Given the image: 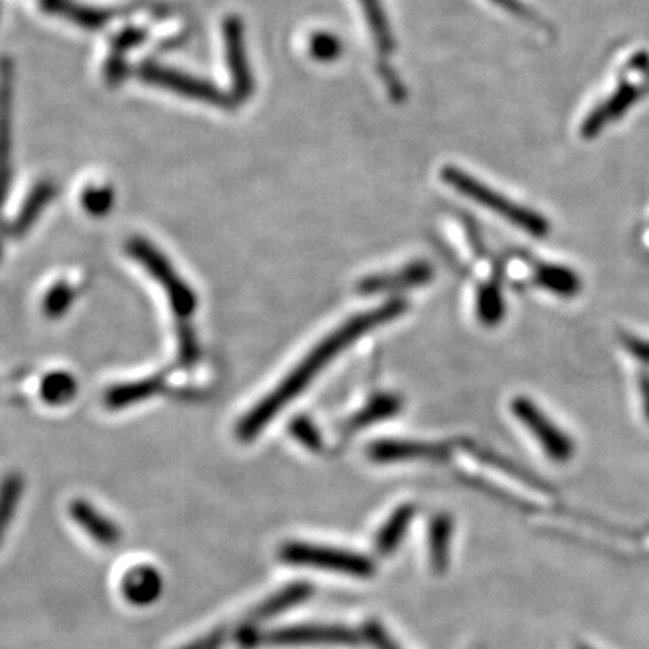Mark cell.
Segmentation results:
<instances>
[{
  "mask_svg": "<svg viewBox=\"0 0 649 649\" xmlns=\"http://www.w3.org/2000/svg\"><path fill=\"white\" fill-rule=\"evenodd\" d=\"M70 514L74 523L84 531L90 539L103 547H114L122 539V531L116 523L101 514L92 503L85 500H74L70 503Z\"/></svg>",
  "mask_w": 649,
  "mask_h": 649,
  "instance_id": "7c38bea8",
  "label": "cell"
},
{
  "mask_svg": "<svg viewBox=\"0 0 649 649\" xmlns=\"http://www.w3.org/2000/svg\"><path fill=\"white\" fill-rule=\"evenodd\" d=\"M442 179L454 190L467 197L476 204L486 208L489 212L497 213L503 221L511 222L512 226L520 227L534 238H545L550 233V222L541 213L534 212L531 208L522 207L511 201L509 197L498 194L480 180L471 177L464 170L446 166L442 169Z\"/></svg>",
  "mask_w": 649,
  "mask_h": 649,
  "instance_id": "7a4b0ae2",
  "label": "cell"
},
{
  "mask_svg": "<svg viewBox=\"0 0 649 649\" xmlns=\"http://www.w3.org/2000/svg\"><path fill=\"white\" fill-rule=\"evenodd\" d=\"M11 98H13V65L10 60H0V207L4 204L11 179Z\"/></svg>",
  "mask_w": 649,
  "mask_h": 649,
  "instance_id": "8fae6325",
  "label": "cell"
},
{
  "mask_svg": "<svg viewBox=\"0 0 649 649\" xmlns=\"http://www.w3.org/2000/svg\"><path fill=\"white\" fill-rule=\"evenodd\" d=\"M114 191L107 186H89L82 194V207L92 216H103L112 208Z\"/></svg>",
  "mask_w": 649,
  "mask_h": 649,
  "instance_id": "f546056e",
  "label": "cell"
},
{
  "mask_svg": "<svg viewBox=\"0 0 649 649\" xmlns=\"http://www.w3.org/2000/svg\"><path fill=\"white\" fill-rule=\"evenodd\" d=\"M648 90L645 79L640 84H632L628 79H623L617 89L613 90L612 96L586 116L581 125V136L585 139L597 138L608 125L621 120Z\"/></svg>",
  "mask_w": 649,
  "mask_h": 649,
  "instance_id": "9c48e42d",
  "label": "cell"
},
{
  "mask_svg": "<svg viewBox=\"0 0 649 649\" xmlns=\"http://www.w3.org/2000/svg\"><path fill=\"white\" fill-rule=\"evenodd\" d=\"M290 433H292L305 448L312 449V451H317V449L322 448V437H320V432H317L316 426H314L309 419H296L295 423L290 424Z\"/></svg>",
  "mask_w": 649,
  "mask_h": 649,
  "instance_id": "4dcf8cb0",
  "label": "cell"
},
{
  "mask_svg": "<svg viewBox=\"0 0 649 649\" xmlns=\"http://www.w3.org/2000/svg\"><path fill=\"white\" fill-rule=\"evenodd\" d=\"M164 385V375H153L148 379L133 380L123 385L112 386L105 394V404L111 410L133 407L136 402L150 399L153 394L161 391Z\"/></svg>",
  "mask_w": 649,
  "mask_h": 649,
  "instance_id": "9a60e30c",
  "label": "cell"
},
{
  "mask_svg": "<svg viewBox=\"0 0 649 649\" xmlns=\"http://www.w3.org/2000/svg\"><path fill=\"white\" fill-rule=\"evenodd\" d=\"M145 38H147V33L143 29H125V32L120 33L116 38H114V43H112V54L111 60H109V65H107V76L111 79L112 84L114 82H120L122 79L123 74V54L130 51V49L138 48L139 43L143 42Z\"/></svg>",
  "mask_w": 649,
  "mask_h": 649,
  "instance_id": "d4e9b609",
  "label": "cell"
},
{
  "mask_svg": "<svg viewBox=\"0 0 649 649\" xmlns=\"http://www.w3.org/2000/svg\"><path fill=\"white\" fill-rule=\"evenodd\" d=\"M309 53L316 62L330 64L344 54V43L333 33H312L311 38H309Z\"/></svg>",
  "mask_w": 649,
  "mask_h": 649,
  "instance_id": "4316f807",
  "label": "cell"
},
{
  "mask_svg": "<svg viewBox=\"0 0 649 649\" xmlns=\"http://www.w3.org/2000/svg\"><path fill=\"white\" fill-rule=\"evenodd\" d=\"M54 191H57V188L49 180H43V183L33 188L32 196L27 197V201L24 202V207L21 208L15 221L11 222L10 233L13 237H22L37 222L38 215L43 212V208L48 207L49 201L53 199Z\"/></svg>",
  "mask_w": 649,
  "mask_h": 649,
  "instance_id": "ffe728a7",
  "label": "cell"
},
{
  "mask_svg": "<svg viewBox=\"0 0 649 649\" xmlns=\"http://www.w3.org/2000/svg\"><path fill=\"white\" fill-rule=\"evenodd\" d=\"M492 2L503 8V10L509 11L512 15L517 16V18H522V21L533 22V24L545 27V22L538 18L536 13L528 10L527 5H523L520 0H492Z\"/></svg>",
  "mask_w": 649,
  "mask_h": 649,
  "instance_id": "e575fe53",
  "label": "cell"
},
{
  "mask_svg": "<svg viewBox=\"0 0 649 649\" xmlns=\"http://www.w3.org/2000/svg\"><path fill=\"white\" fill-rule=\"evenodd\" d=\"M637 388H639L640 404L642 413L649 423V370L642 369L637 375Z\"/></svg>",
  "mask_w": 649,
  "mask_h": 649,
  "instance_id": "8d00e7d4",
  "label": "cell"
},
{
  "mask_svg": "<svg viewBox=\"0 0 649 649\" xmlns=\"http://www.w3.org/2000/svg\"><path fill=\"white\" fill-rule=\"evenodd\" d=\"M222 642H224V634L222 632H215V634L207 635L202 639L191 642L190 646H185L183 649H219Z\"/></svg>",
  "mask_w": 649,
  "mask_h": 649,
  "instance_id": "74e56055",
  "label": "cell"
},
{
  "mask_svg": "<svg viewBox=\"0 0 649 649\" xmlns=\"http://www.w3.org/2000/svg\"><path fill=\"white\" fill-rule=\"evenodd\" d=\"M364 637L375 646V649H401L377 623H369L364 626Z\"/></svg>",
  "mask_w": 649,
  "mask_h": 649,
  "instance_id": "d590c367",
  "label": "cell"
},
{
  "mask_svg": "<svg viewBox=\"0 0 649 649\" xmlns=\"http://www.w3.org/2000/svg\"><path fill=\"white\" fill-rule=\"evenodd\" d=\"M128 253L147 267L148 273L163 286L169 296L170 305L179 317H190L197 309V296L190 286H186L183 278L175 273L163 253H159L152 244L145 238H133L128 242Z\"/></svg>",
  "mask_w": 649,
  "mask_h": 649,
  "instance_id": "277c9868",
  "label": "cell"
},
{
  "mask_svg": "<svg viewBox=\"0 0 649 649\" xmlns=\"http://www.w3.org/2000/svg\"><path fill=\"white\" fill-rule=\"evenodd\" d=\"M628 71L629 73H637L646 76V74L649 73V54H635L634 59L629 60Z\"/></svg>",
  "mask_w": 649,
  "mask_h": 649,
  "instance_id": "f35d334b",
  "label": "cell"
},
{
  "mask_svg": "<svg viewBox=\"0 0 649 649\" xmlns=\"http://www.w3.org/2000/svg\"><path fill=\"white\" fill-rule=\"evenodd\" d=\"M399 410H401V401H399L397 397H379V399L372 402L364 412H361L360 415H355L354 421L350 423V428H361V426L375 423V421H380V419L391 417V415H396Z\"/></svg>",
  "mask_w": 649,
  "mask_h": 649,
  "instance_id": "83f0119b",
  "label": "cell"
},
{
  "mask_svg": "<svg viewBox=\"0 0 649 649\" xmlns=\"http://www.w3.org/2000/svg\"><path fill=\"white\" fill-rule=\"evenodd\" d=\"M76 391V379L67 372H51L40 383V397L49 407H64L73 401Z\"/></svg>",
  "mask_w": 649,
  "mask_h": 649,
  "instance_id": "cb8c5ba5",
  "label": "cell"
},
{
  "mask_svg": "<svg viewBox=\"0 0 649 649\" xmlns=\"http://www.w3.org/2000/svg\"><path fill=\"white\" fill-rule=\"evenodd\" d=\"M358 635L341 626H290L275 629L265 635H257V642L275 646L301 645H355Z\"/></svg>",
  "mask_w": 649,
  "mask_h": 649,
  "instance_id": "30bf717a",
  "label": "cell"
},
{
  "mask_svg": "<svg viewBox=\"0 0 649 649\" xmlns=\"http://www.w3.org/2000/svg\"><path fill=\"white\" fill-rule=\"evenodd\" d=\"M370 459L388 464L401 460H442L448 454V449L432 444L401 442V440H383L372 444L369 449Z\"/></svg>",
  "mask_w": 649,
  "mask_h": 649,
  "instance_id": "4fadbf2b",
  "label": "cell"
},
{
  "mask_svg": "<svg viewBox=\"0 0 649 649\" xmlns=\"http://www.w3.org/2000/svg\"><path fill=\"white\" fill-rule=\"evenodd\" d=\"M38 2L49 13L64 16L67 21L74 22L76 26L85 27V29H98L111 21V13L85 8V5L76 4L73 0H38Z\"/></svg>",
  "mask_w": 649,
  "mask_h": 649,
  "instance_id": "ac0fdd59",
  "label": "cell"
},
{
  "mask_svg": "<svg viewBox=\"0 0 649 649\" xmlns=\"http://www.w3.org/2000/svg\"><path fill=\"white\" fill-rule=\"evenodd\" d=\"M224 29V49H226L227 70L233 82L232 98L235 103L249 100L253 95L254 82L248 62V51L244 43L242 22L238 16H226Z\"/></svg>",
  "mask_w": 649,
  "mask_h": 649,
  "instance_id": "ba28073f",
  "label": "cell"
},
{
  "mask_svg": "<svg viewBox=\"0 0 649 649\" xmlns=\"http://www.w3.org/2000/svg\"><path fill=\"white\" fill-rule=\"evenodd\" d=\"M139 76L148 84L158 85V87L172 90V92H177V95L185 96V98H191V100L204 101L210 105L222 107V109H232L235 105L232 96L222 92L219 87L210 84V82L180 73V71L163 67V65H141Z\"/></svg>",
  "mask_w": 649,
  "mask_h": 649,
  "instance_id": "52a82bcc",
  "label": "cell"
},
{
  "mask_svg": "<svg viewBox=\"0 0 649 649\" xmlns=\"http://www.w3.org/2000/svg\"><path fill=\"white\" fill-rule=\"evenodd\" d=\"M177 339H179L180 364L191 366V364L196 363L199 354H201V352H199V345H197L196 334H194V328L188 327V325H180Z\"/></svg>",
  "mask_w": 649,
  "mask_h": 649,
  "instance_id": "1f68e13d",
  "label": "cell"
},
{
  "mask_svg": "<svg viewBox=\"0 0 649 649\" xmlns=\"http://www.w3.org/2000/svg\"><path fill=\"white\" fill-rule=\"evenodd\" d=\"M511 273L520 286H534L560 298H574L581 292L579 275L566 265L520 257L512 260Z\"/></svg>",
  "mask_w": 649,
  "mask_h": 649,
  "instance_id": "8992f818",
  "label": "cell"
},
{
  "mask_svg": "<svg viewBox=\"0 0 649 649\" xmlns=\"http://www.w3.org/2000/svg\"><path fill=\"white\" fill-rule=\"evenodd\" d=\"M432 278V267L428 264H415L410 270L404 271L401 275H397L396 278H370L361 284L364 292L370 290L390 289V287L397 286H415V284H426Z\"/></svg>",
  "mask_w": 649,
  "mask_h": 649,
  "instance_id": "484cf974",
  "label": "cell"
},
{
  "mask_svg": "<svg viewBox=\"0 0 649 649\" xmlns=\"http://www.w3.org/2000/svg\"><path fill=\"white\" fill-rule=\"evenodd\" d=\"M280 560L287 565L339 572V574H349V576L360 577V579H369L370 576H374L375 572L374 563L364 556L322 547V545L301 544V541L284 545L280 550Z\"/></svg>",
  "mask_w": 649,
  "mask_h": 649,
  "instance_id": "3957f363",
  "label": "cell"
},
{
  "mask_svg": "<svg viewBox=\"0 0 649 649\" xmlns=\"http://www.w3.org/2000/svg\"><path fill=\"white\" fill-rule=\"evenodd\" d=\"M642 246H645L646 251L649 253V224L646 226L645 233H642Z\"/></svg>",
  "mask_w": 649,
  "mask_h": 649,
  "instance_id": "ab89813d",
  "label": "cell"
},
{
  "mask_svg": "<svg viewBox=\"0 0 649 649\" xmlns=\"http://www.w3.org/2000/svg\"><path fill=\"white\" fill-rule=\"evenodd\" d=\"M363 8L364 21L369 24L370 35L374 38V46L380 57H388L397 48L396 37L391 33L390 22L386 16L385 5L380 0H360Z\"/></svg>",
  "mask_w": 649,
  "mask_h": 649,
  "instance_id": "e0dca14e",
  "label": "cell"
},
{
  "mask_svg": "<svg viewBox=\"0 0 649 649\" xmlns=\"http://www.w3.org/2000/svg\"><path fill=\"white\" fill-rule=\"evenodd\" d=\"M476 314H478V320L487 327H495L498 323H502L503 316H506V300H503V292L500 289L498 278H489L478 287Z\"/></svg>",
  "mask_w": 649,
  "mask_h": 649,
  "instance_id": "44dd1931",
  "label": "cell"
},
{
  "mask_svg": "<svg viewBox=\"0 0 649 649\" xmlns=\"http://www.w3.org/2000/svg\"><path fill=\"white\" fill-rule=\"evenodd\" d=\"M73 300L74 289L70 284H65V282L54 284V286L49 289L46 298H43V314H46L49 320H59L60 316H64L65 312H67Z\"/></svg>",
  "mask_w": 649,
  "mask_h": 649,
  "instance_id": "f1b7e54d",
  "label": "cell"
},
{
  "mask_svg": "<svg viewBox=\"0 0 649 649\" xmlns=\"http://www.w3.org/2000/svg\"><path fill=\"white\" fill-rule=\"evenodd\" d=\"M312 596V586L307 583H296V585L287 586L280 594L271 596L267 601L262 602L253 612V621H262V619L275 617L278 613L286 612L289 608L307 601Z\"/></svg>",
  "mask_w": 649,
  "mask_h": 649,
  "instance_id": "7402d4cb",
  "label": "cell"
},
{
  "mask_svg": "<svg viewBox=\"0 0 649 649\" xmlns=\"http://www.w3.org/2000/svg\"><path fill=\"white\" fill-rule=\"evenodd\" d=\"M377 70H379L380 79L385 82L388 95H390L397 103H401V101L407 98V89H404L401 78L397 76L396 71L391 70L390 65L379 64Z\"/></svg>",
  "mask_w": 649,
  "mask_h": 649,
  "instance_id": "836d02e7",
  "label": "cell"
},
{
  "mask_svg": "<svg viewBox=\"0 0 649 649\" xmlns=\"http://www.w3.org/2000/svg\"><path fill=\"white\" fill-rule=\"evenodd\" d=\"M645 82H646V85H648V87H649V73H648V74H646V76H645Z\"/></svg>",
  "mask_w": 649,
  "mask_h": 649,
  "instance_id": "b9f144b4",
  "label": "cell"
},
{
  "mask_svg": "<svg viewBox=\"0 0 649 649\" xmlns=\"http://www.w3.org/2000/svg\"><path fill=\"white\" fill-rule=\"evenodd\" d=\"M407 311V303L401 300L388 301L385 305L374 311L363 312L352 317L350 322L344 323L338 330L323 339L322 344L307 354L305 360L296 366L270 396L264 397L246 417L240 421L237 435L244 442L253 440L292 399L300 396L312 379L327 366L336 355L341 354L355 339L369 333L370 328L379 327L383 323L391 322Z\"/></svg>",
  "mask_w": 649,
  "mask_h": 649,
  "instance_id": "6da1fadb",
  "label": "cell"
},
{
  "mask_svg": "<svg viewBox=\"0 0 649 649\" xmlns=\"http://www.w3.org/2000/svg\"><path fill=\"white\" fill-rule=\"evenodd\" d=\"M24 492V480L18 473H10L0 482V545L4 544L8 528L11 527L18 503Z\"/></svg>",
  "mask_w": 649,
  "mask_h": 649,
  "instance_id": "603a6c76",
  "label": "cell"
},
{
  "mask_svg": "<svg viewBox=\"0 0 649 649\" xmlns=\"http://www.w3.org/2000/svg\"><path fill=\"white\" fill-rule=\"evenodd\" d=\"M623 349L628 352L634 360L639 361L640 364H645L646 369H649V339L639 338L634 334L623 333L619 336Z\"/></svg>",
  "mask_w": 649,
  "mask_h": 649,
  "instance_id": "d6a6232c",
  "label": "cell"
},
{
  "mask_svg": "<svg viewBox=\"0 0 649 649\" xmlns=\"http://www.w3.org/2000/svg\"><path fill=\"white\" fill-rule=\"evenodd\" d=\"M511 412L538 440L549 459L558 464H566L574 457L576 446L572 442V438L558 424L552 423L550 417H547L539 410L538 404L531 401L528 397H514L511 401Z\"/></svg>",
  "mask_w": 649,
  "mask_h": 649,
  "instance_id": "5b68a950",
  "label": "cell"
},
{
  "mask_svg": "<svg viewBox=\"0 0 649 649\" xmlns=\"http://www.w3.org/2000/svg\"><path fill=\"white\" fill-rule=\"evenodd\" d=\"M576 649H594V648H590V646H583V645H579V646H577V648H576Z\"/></svg>",
  "mask_w": 649,
  "mask_h": 649,
  "instance_id": "60d3db41",
  "label": "cell"
},
{
  "mask_svg": "<svg viewBox=\"0 0 649 649\" xmlns=\"http://www.w3.org/2000/svg\"><path fill=\"white\" fill-rule=\"evenodd\" d=\"M413 516H415V507L401 506L388 517V522L380 527L377 538H375V549L380 556H390L396 552L402 538L407 536L408 528L412 525Z\"/></svg>",
  "mask_w": 649,
  "mask_h": 649,
  "instance_id": "d6986e66",
  "label": "cell"
},
{
  "mask_svg": "<svg viewBox=\"0 0 649 649\" xmlns=\"http://www.w3.org/2000/svg\"><path fill=\"white\" fill-rule=\"evenodd\" d=\"M429 561L433 571L444 574L448 571L451 539H453V520L449 514H438L429 523L428 531Z\"/></svg>",
  "mask_w": 649,
  "mask_h": 649,
  "instance_id": "2e32d148",
  "label": "cell"
},
{
  "mask_svg": "<svg viewBox=\"0 0 649 649\" xmlns=\"http://www.w3.org/2000/svg\"><path fill=\"white\" fill-rule=\"evenodd\" d=\"M123 597L134 607H148L158 601L163 591V579L152 566H136L122 581Z\"/></svg>",
  "mask_w": 649,
  "mask_h": 649,
  "instance_id": "5bb4252c",
  "label": "cell"
}]
</instances>
